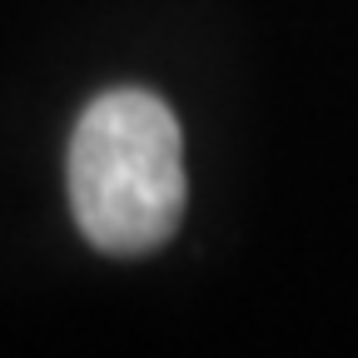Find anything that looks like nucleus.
I'll return each mask as SVG.
<instances>
[{"instance_id": "obj_1", "label": "nucleus", "mask_w": 358, "mask_h": 358, "mask_svg": "<svg viewBox=\"0 0 358 358\" xmlns=\"http://www.w3.org/2000/svg\"><path fill=\"white\" fill-rule=\"evenodd\" d=\"M70 209L105 254H150L185 219V140L150 90H110L70 140Z\"/></svg>"}]
</instances>
